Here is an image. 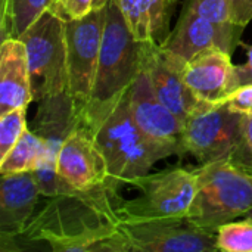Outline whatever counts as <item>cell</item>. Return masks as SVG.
<instances>
[{
  "label": "cell",
  "mask_w": 252,
  "mask_h": 252,
  "mask_svg": "<svg viewBox=\"0 0 252 252\" xmlns=\"http://www.w3.org/2000/svg\"><path fill=\"white\" fill-rule=\"evenodd\" d=\"M196 195L188 220L202 230H217L252 213V173L232 158L219 159L193 168Z\"/></svg>",
  "instance_id": "cell-4"
},
{
  "label": "cell",
  "mask_w": 252,
  "mask_h": 252,
  "mask_svg": "<svg viewBox=\"0 0 252 252\" xmlns=\"http://www.w3.org/2000/svg\"><path fill=\"white\" fill-rule=\"evenodd\" d=\"M127 105L136 126L148 139L173 149L179 157L186 155L183 149L185 121L159 100L143 62L127 93Z\"/></svg>",
  "instance_id": "cell-11"
},
{
  "label": "cell",
  "mask_w": 252,
  "mask_h": 252,
  "mask_svg": "<svg viewBox=\"0 0 252 252\" xmlns=\"http://www.w3.org/2000/svg\"><path fill=\"white\" fill-rule=\"evenodd\" d=\"M19 38L27 47L34 100L68 92L65 19L49 9Z\"/></svg>",
  "instance_id": "cell-6"
},
{
  "label": "cell",
  "mask_w": 252,
  "mask_h": 252,
  "mask_svg": "<svg viewBox=\"0 0 252 252\" xmlns=\"http://www.w3.org/2000/svg\"><path fill=\"white\" fill-rule=\"evenodd\" d=\"M40 189L34 173L1 176L0 186V238L1 242L22 236L35 214Z\"/></svg>",
  "instance_id": "cell-14"
},
{
  "label": "cell",
  "mask_w": 252,
  "mask_h": 252,
  "mask_svg": "<svg viewBox=\"0 0 252 252\" xmlns=\"http://www.w3.org/2000/svg\"><path fill=\"white\" fill-rule=\"evenodd\" d=\"M94 9V0H58L55 7L63 19H80Z\"/></svg>",
  "instance_id": "cell-27"
},
{
  "label": "cell",
  "mask_w": 252,
  "mask_h": 252,
  "mask_svg": "<svg viewBox=\"0 0 252 252\" xmlns=\"http://www.w3.org/2000/svg\"><path fill=\"white\" fill-rule=\"evenodd\" d=\"M131 251L216 252L217 233L199 229L188 219L118 221Z\"/></svg>",
  "instance_id": "cell-9"
},
{
  "label": "cell",
  "mask_w": 252,
  "mask_h": 252,
  "mask_svg": "<svg viewBox=\"0 0 252 252\" xmlns=\"http://www.w3.org/2000/svg\"><path fill=\"white\" fill-rule=\"evenodd\" d=\"M198 15L221 27H235L229 16L227 0H188L186 1Z\"/></svg>",
  "instance_id": "cell-24"
},
{
  "label": "cell",
  "mask_w": 252,
  "mask_h": 252,
  "mask_svg": "<svg viewBox=\"0 0 252 252\" xmlns=\"http://www.w3.org/2000/svg\"><path fill=\"white\" fill-rule=\"evenodd\" d=\"M217 248L224 252H252V216L223 224L217 230Z\"/></svg>",
  "instance_id": "cell-20"
},
{
  "label": "cell",
  "mask_w": 252,
  "mask_h": 252,
  "mask_svg": "<svg viewBox=\"0 0 252 252\" xmlns=\"http://www.w3.org/2000/svg\"><path fill=\"white\" fill-rule=\"evenodd\" d=\"M118 189L109 183L53 196L28 223L22 238L53 252H130L118 229Z\"/></svg>",
  "instance_id": "cell-1"
},
{
  "label": "cell",
  "mask_w": 252,
  "mask_h": 252,
  "mask_svg": "<svg viewBox=\"0 0 252 252\" xmlns=\"http://www.w3.org/2000/svg\"><path fill=\"white\" fill-rule=\"evenodd\" d=\"M131 34L139 41H154L149 28L148 0H115Z\"/></svg>",
  "instance_id": "cell-21"
},
{
  "label": "cell",
  "mask_w": 252,
  "mask_h": 252,
  "mask_svg": "<svg viewBox=\"0 0 252 252\" xmlns=\"http://www.w3.org/2000/svg\"><path fill=\"white\" fill-rule=\"evenodd\" d=\"M105 21L106 4L80 19H65L68 93L80 111L92 96Z\"/></svg>",
  "instance_id": "cell-7"
},
{
  "label": "cell",
  "mask_w": 252,
  "mask_h": 252,
  "mask_svg": "<svg viewBox=\"0 0 252 252\" xmlns=\"http://www.w3.org/2000/svg\"><path fill=\"white\" fill-rule=\"evenodd\" d=\"M46 159L56 162V157L49 152L44 140L27 128L15 146L0 159V176L35 171Z\"/></svg>",
  "instance_id": "cell-18"
},
{
  "label": "cell",
  "mask_w": 252,
  "mask_h": 252,
  "mask_svg": "<svg viewBox=\"0 0 252 252\" xmlns=\"http://www.w3.org/2000/svg\"><path fill=\"white\" fill-rule=\"evenodd\" d=\"M230 21L245 28L252 21V0H227Z\"/></svg>",
  "instance_id": "cell-28"
},
{
  "label": "cell",
  "mask_w": 252,
  "mask_h": 252,
  "mask_svg": "<svg viewBox=\"0 0 252 252\" xmlns=\"http://www.w3.org/2000/svg\"><path fill=\"white\" fill-rule=\"evenodd\" d=\"M177 1H179V0H170V3H171L173 6H174V3H177Z\"/></svg>",
  "instance_id": "cell-31"
},
{
  "label": "cell",
  "mask_w": 252,
  "mask_h": 252,
  "mask_svg": "<svg viewBox=\"0 0 252 252\" xmlns=\"http://www.w3.org/2000/svg\"><path fill=\"white\" fill-rule=\"evenodd\" d=\"M27 108H16L0 114V159L15 146L28 128L25 121Z\"/></svg>",
  "instance_id": "cell-22"
},
{
  "label": "cell",
  "mask_w": 252,
  "mask_h": 252,
  "mask_svg": "<svg viewBox=\"0 0 252 252\" xmlns=\"http://www.w3.org/2000/svg\"><path fill=\"white\" fill-rule=\"evenodd\" d=\"M221 103H226L232 111L241 115H252V84L239 86L230 92Z\"/></svg>",
  "instance_id": "cell-26"
},
{
  "label": "cell",
  "mask_w": 252,
  "mask_h": 252,
  "mask_svg": "<svg viewBox=\"0 0 252 252\" xmlns=\"http://www.w3.org/2000/svg\"><path fill=\"white\" fill-rule=\"evenodd\" d=\"M183 77L193 93L210 103H221L236 89L232 55L221 49H208L196 55L185 65Z\"/></svg>",
  "instance_id": "cell-15"
},
{
  "label": "cell",
  "mask_w": 252,
  "mask_h": 252,
  "mask_svg": "<svg viewBox=\"0 0 252 252\" xmlns=\"http://www.w3.org/2000/svg\"><path fill=\"white\" fill-rule=\"evenodd\" d=\"M108 3V0H94V7H102Z\"/></svg>",
  "instance_id": "cell-30"
},
{
  "label": "cell",
  "mask_w": 252,
  "mask_h": 252,
  "mask_svg": "<svg viewBox=\"0 0 252 252\" xmlns=\"http://www.w3.org/2000/svg\"><path fill=\"white\" fill-rule=\"evenodd\" d=\"M232 159L247 171L252 173V115L242 117L241 143Z\"/></svg>",
  "instance_id": "cell-25"
},
{
  "label": "cell",
  "mask_w": 252,
  "mask_h": 252,
  "mask_svg": "<svg viewBox=\"0 0 252 252\" xmlns=\"http://www.w3.org/2000/svg\"><path fill=\"white\" fill-rule=\"evenodd\" d=\"M56 1H58V0H56Z\"/></svg>",
  "instance_id": "cell-33"
},
{
  "label": "cell",
  "mask_w": 252,
  "mask_h": 252,
  "mask_svg": "<svg viewBox=\"0 0 252 252\" xmlns=\"http://www.w3.org/2000/svg\"><path fill=\"white\" fill-rule=\"evenodd\" d=\"M80 123L81 118L77 102L68 92H63L38 100L32 131L44 140L49 152L58 157L62 142Z\"/></svg>",
  "instance_id": "cell-17"
},
{
  "label": "cell",
  "mask_w": 252,
  "mask_h": 252,
  "mask_svg": "<svg viewBox=\"0 0 252 252\" xmlns=\"http://www.w3.org/2000/svg\"><path fill=\"white\" fill-rule=\"evenodd\" d=\"M130 186L139 189L140 195L121 201L120 221L188 219L196 195V174L193 168L174 167L139 177Z\"/></svg>",
  "instance_id": "cell-5"
},
{
  "label": "cell",
  "mask_w": 252,
  "mask_h": 252,
  "mask_svg": "<svg viewBox=\"0 0 252 252\" xmlns=\"http://www.w3.org/2000/svg\"><path fill=\"white\" fill-rule=\"evenodd\" d=\"M241 46L247 52L248 61L242 65H235V78H236V89L239 86L252 84V44H245L241 41Z\"/></svg>",
  "instance_id": "cell-29"
},
{
  "label": "cell",
  "mask_w": 252,
  "mask_h": 252,
  "mask_svg": "<svg viewBox=\"0 0 252 252\" xmlns=\"http://www.w3.org/2000/svg\"><path fill=\"white\" fill-rule=\"evenodd\" d=\"M242 117L226 103L213 105L185 121L183 149L199 165L232 158L242 136Z\"/></svg>",
  "instance_id": "cell-8"
},
{
  "label": "cell",
  "mask_w": 252,
  "mask_h": 252,
  "mask_svg": "<svg viewBox=\"0 0 252 252\" xmlns=\"http://www.w3.org/2000/svg\"><path fill=\"white\" fill-rule=\"evenodd\" d=\"M56 170L62 180L74 189L90 190L108 183V167L87 126L80 123L62 142Z\"/></svg>",
  "instance_id": "cell-13"
},
{
  "label": "cell",
  "mask_w": 252,
  "mask_h": 252,
  "mask_svg": "<svg viewBox=\"0 0 252 252\" xmlns=\"http://www.w3.org/2000/svg\"><path fill=\"white\" fill-rule=\"evenodd\" d=\"M250 216H252V213H251V214H250Z\"/></svg>",
  "instance_id": "cell-32"
},
{
  "label": "cell",
  "mask_w": 252,
  "mask_h": 252,
  "mask_svg": "<svg viewBox=\"0 0 252 252\" xmlns=\"http://www.w3.org/2000/svg\"><path fill=\"white\" fill-rule=\"evenodd\" d=\"M32 100L27 47L21 38H6L0 46V114L27 108Z\"/></svg>",
  "instance_id": "cell-16"
},
{
  "label": "cell",
  "mask_w": 252,
  "mask_h": 252,
  "mask_svg": "<svg viewBox=\"0 0 252 252\" xmlns=\"http://www.w3.org/2000/svg\"><path fill=\"white\" fill-rule=\"evenodd\" d=\"M173 4L170 0H148V10H149V28L151 37L157 43H164L167 35L170 34V15H171Z\"/></svg>",
  "instance_id": "cell-23"
},
{
  "label": "cell",
  "mask_w": 252,
  "mask_h": 252,
  "mask_svg": "<svg viewBox=\"0 0 252 252\" xmlns=\"http://www.w3.org/2000/svg\"><path fill=\"white\" fill-rule=\"evenodd\" d=\"M56 0H1V41L19 38Z\"/></svg>",
  "instance_id": "cell-19"
},
{
  "label": "cell",
  "mask_w": 252,
  "mask_h": 252,
  "mask_svg": "<svg viewBox=\"0 0 252 252\" xmlns=\"http://www.w3.org/2000/svg\"><path fill=\"white\" fill-rule=\"evenodd\" d=\"M143 66L146 68L152 87L159 100L180 120L186 121L193 114L213 105L198 97L183 77L186 62L174 56L157 41H143Z\"/></svg>",
  "instance_id": "cell-10"
},
{
  "label": "cell",
  "mask_w": 252,
  "mask_h": 252,
  "mask_svg": "<svg viewBox=\"0 0 252 252\" xmlns=\"http://www.w3.org/2000/svg\"><path fill=\"white\" fill-rule=\"evenodd\" d=\"M127 93L108 111L81 120L105 158L108 183L117 189L149 174L157 162L176 155L173 149L148 139L136 126L128 111Z\"/></svg>",
  "instance_id": "cell-2"
},
{
  "label": "cell",
  "mask_w": 252,
  "mask_h": 252,
  "mask_svg": "<svg viewBox=\"0 0 252 252\" xmlns=\"http://www.w3.org/2000/svg\"><path fill=\"white\" fill-rule=\"evenodd\" d=\"M242 31L244 28L238 25H217L198 15L188 3H185L176 28L170 31L165 41L161 44L188 63L196 55L208 49H221L232 55L235 49L241 46Z\"/></svg>",
  "instance_id": "cell-12"
},
{
  "label": "cell",
  "mask_w": 252,
  "mask_h": 252,
  "mask_svg": "<svg viewBox=\"0 0 252 252\" xmlns=\"http://www.w3.org/2000/svg\"><path fill=\"white\" fill-rule=\"evenodd\" d=\"M142 56L143 41L131 34L115 0H108L94 84L90 100L80 111L81 120L108 111L130 90L142 68Z\"/></svg>",
  "instance_id": "cell-3"
}]
</instances>
